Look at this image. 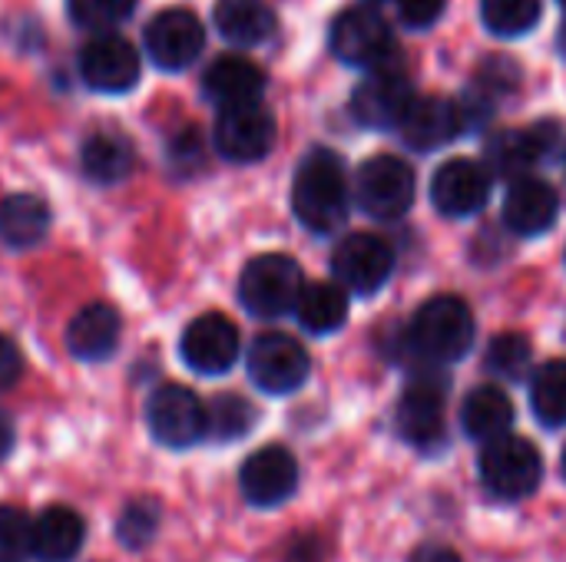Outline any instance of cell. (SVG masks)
I'll return each instance as SVG.
<instances>
[{
    "label": "cell",
    "mask_w": 566,
    "mask_h": 562,
    "mask_svg": "<svg viewBox=\"0 0 566 562\" xmlns=\"http://www.w3.org/2000/svg\"><path fill=\"white\" fill-rule=\"evenodd\" d=\"M531 361H534V351H531V341L517 331H504L497 335L491 344H488V371L504 378V381H524L527 371H531Z\"/></svg>",
    "instance_id": "cell-32"
},
{
    "label": "cell",
    "mask_w": 566,
    "mask_h": 562,
    "mask_svg": "<svg viewBox=\"0 0 566 562\" xmlns=\"http://www.w3.org/2000/svg\"><path fill=\"white\" fill-rule=\"evenodd\" d=\"M478 325L471 305L458 295H434L408 325V348L428 364H454L474 344Z\"/></svg>",
    "instance_id": "cell-2"
},
{
    "label": "cell",
    "mask_w": 566,
    "mask_h": 562,
    "mask_svg": "<svg viewBox=\"0 0 566 562\" xmlns=\"http://www.w3.org/2000/svg\"><path fill=\"white\" fill-rule=\"evenodd\" d=\"M179 358L186 361L189 371L219 378L239 358V328L219 311L199 315L179 338Z\"/></svg>",
    "instance_id": "cell-12"
},
{
    "label": "cell",
    "mask_w": 566,
    "mask_h": 562,
    "mask_svg": "<svg viewBox=\"0 0 566 562\" xmlns=\"http://www.w3.org/2000/svg\"><path fill=\"white\" fill-rule=\"evenodd\" d=\"M328 46L332 53L348 63V66H361V70H378L388 66L395 60V36L391 26L385 23L381 13H375L371 7H348L332 20L328 30Z\"/></svg>",
    "instance_id": "cell-5"
},
{
    "label": "cell",
    "mask_w": 566,
    "mask_h": 562,
    "mask_svg": "<svg viewBox=\"0 0 566 562\" xmlns=\"http://www.w3.org/2000/svg\"><path fill=\"white\" fill-rule=\"evenodd\" d=\"M50 229V209L40 195L13 192L0 199V242L7 248H33Z\"/></svg>",
    "instance_id": "cell-26"
},
{
    "label": "cell",
    "mask_w": 566,
    "mask_h": 562,
    "mask_svg": "<svg viewBox=\"0 0 566 562\" xmlns=\"http://www.w3.org/2000/svg\"><path fill=\"white\" fill-rule=\"evenodd\" d=\"M80 166L96 185H116L133 172L136 152L119 132H93L80 149Z\"/></svg>",
    "instance_id": "cell-27"
},
{
    "label": "cell",
    "mask_w": 566,
    "mask_h": 562,
    "mask_svg": "<svg viewBox=\"0 0 566 562\" xmlns=\"http://www.w3.org/2000/svg\"><path fill=\"white\" fill-rule=\"evenodd\" d=\"M216 30L235 46H262L275 33V10L265 0H219Z\"/></svg>",
    "instance_id": "cell-25"
},
{
    "label": "cell",
    "mask_w": 566,
    "mask_h": 562,
    "mask_svg": "<svg viewBox=\"0 0 566 562\" xmlns=\"http://www.w3.org/2000/svg\"><path fill=\"white\" fill-rule=\"evenodd\" d=\"M398 434L428 450L441 444L444 437V381L434 384V378H418L408 384V391L398 401Z\"/></svg>",
    "instance_id": "cell-18"
},
{
    "label": "cell",
    "mask_w": 566,
    "mask_h": 562,
    "mask_svg": "<svg viewBox=\"0 0 566 562\" xmlns=\"http://www.w3.org/2000/svg\"><path fill=\"white\" fill-rule=\"evenodd\" d=\"M295 318L312 335H332L348 318V295L342 285L332 282H312L302 288V298L295 305Z\"/></svg>",
    "instance_id": "cell-28"
},
{
    "label": "cell",
    "mask_w": 566,
    "mask_h": 562,
    "mask_svg": "<svg viewBox=\"0 0 566 562\" xmlns=\"http://www.w3.org/2000/svg\"><path fill=\"white\" fill-rule=\"evenodd\" d=\"M355 202L371 219H401L415 202V169L398 156H371L355 176Z\"/></svg>",
    "instance_id": "cell-6"
},
{
    "label": "cell",
    "mask_w": 566,
    "mask_h": 562,
    "mask_svg": "<svg viewBox=\"0 0 566 562\" xmlns=\"http://www.w3.org/2000/svg\"><path fill=\"white\" fill-rule=\"evenodd\" d=\"M335 278L345 291L355 295H375L395 272V248L371 232H355L342 238L332 252Z\"/></svg>",
    "instance_id": "cell-9"
},
{
    "label": "cell",
    "mask_w": 566,
    "mask_h": 562,
    "mask_svg": "<svg viewBox=\"0 0 566 562\" xmlns=\"http://www.w3.org/2000/svg\"><path fill=\"white\" fill-rule=\"evenodd\" d=\"M560 142V126L554 119L534 123L527 129H507L497 132L488 146V162L494 172L507 176V179H527V169H534L537 162L551 159V152Z\"/></svg>",
    "instance_id": "cell-17"
},
{
    "label": "cell",
    "mask_w": 566,
    "mask_h": 562,
    "mask_svg": "<svg viewBox=\"0 0 566 562\" xmlns=\"http://www.w3.org/2000/svg\"><path fill=\"white\" fill-rule=\"evenodd\" d=\"M560 467H564V477H566V447H564V464H560Z\"/></svg>",
    "instance_id": "cell-41"
},
{
    "label": "cell",
    "mask_w": 566,
    "mask_h": 562,
    "mask_svg": "<svg viewBox=\"0 0 566 562\" xmlns=\"http://www.w3.org/2000/svg\"><path fill=\"white\" fill-rule=\"evenodd\" d=\"M368 3H385V0H368Z\"/></svg>",
    "instance_id": "cell-42"
},
{
    "label": "cell",
    "mask_w": 566,
    "mask_h": 562,
    "mask_svg": "<svg viewBox=\"0 0 566 562\" xmlns=\"http://www.w3.org/2000/svg\"><path fill=\"white\" fill-rule=\"evenodd\" d=\"M249 378L259 391L265 394H292L308 381L312 358L308 351L282 331L259 335L249 348Z\"/></svg>",
    "instance_id": "cell-8"
},
{
    "label": "cell",
    "mask_w": 566,
    "mask_h": 562,
    "mask_svg": "<svg viewBox=\"0 0 566 562\" xmlns=\"http://www.w3.org/2000/svg\"><path fill=\"white\" fill-rule=\"evenodd\" d=\"M305 288L302 265L289 255H259L252 258L239 275V301L249 315L275 321L289 311H295Z\"/></svg>",
    "instance_id": "cell-3"
},
{
    "label": "cell",
    "mask_w": 566,
    "mask_h": 562,
    "mask_svg": "<svg viewBox=\"0 0 566 562\" xmlns=\"http://www.w3.org/2000/svg\"><path fill=\"white\" fill-rule=\"evenodd\" d=\"M156 527H159V510L153 503H129L119 517V543L129 547V550H139L146 547L153 537H156Z\"/></svg>",
    "instance_id": "cell-35"
},
{
    "label": "cell",
    "mask_w": 566,
    "mask_h": 562,
    "mask_svg": "<svg viewBox=\"0 0 566 562\" xmlns=\"http://www.w3.org/2000/svg\"><path fill=\"white\" fill-rule=\"evenodd\" d=\"M408 562H464V560H461V553H458V550H451V547H444V543H424V547H418V550L411 553V560Z\"/></svg>",
    "instance_id": "cell-39"
},
{
    "label": "cell",
    "mask_w": 566,
    "mask_h": 562,
    "mask_svg": "<svg viewBox=\"0 0 566 562\" xmlns=\"http://www.w3.org/2000/svg\"><path fill=\"white\" fill-rule=\"evenodd\" d=\"M544 0H481V20L497 36H524L537 26Z\"/></svg>",
    "instance_id": "cell-30"
},
{
    "label": "cell",
    "mask_w": 566,
    "mask_h": 562,
    "mask_svg": "<svg viewBox=\"0 0 566 562\" xmlns=\"http://www.w3.org/2000/svg\"><path fill=\"white\" fill-rule=\"evenodd\" d=\"M146 424H149L153 441L169 450H189L209 431L206 404L182 384H163L149 394Z\"/></svg>",
    "instance_id": "cell-7"
},
{
    "label": "cell",
    "mask_w": 566,
    "mask_h": 562,
    "mask_svg": "<svg viewBox=\"0 0 566 562\" xmlns=\"http://www.w3.org/2000/svg\"><path fill=\"white\" fill-rule=\"evenodd\" d=\"M348 202H352V189H348V169L342 156L322 146L312 149L298 162L295 182H292L295 219L308 232L328 235L348 219Z\"/></svg>",
    "instance_id": "cell-1"
},
{
    "label": "cell",
    "mask_w": 566,
    "mask_h": 562,
    "mask_svg": "<svg viewBox=\"0 0 566 562\" xmlns=\"http://www.w3.org/2000/svg\"><path fill=\"white\" fill-rule=\"evenodd\" d=\"M239 487L242 497L259 510L282 507L298 490V464L285 447H262L242 464Z\"/></svg>",
    "instance_id": "cell-16"
},
{
    "label": "cell",
    "mask_w": 566,
    "mask_h": 562,
    "mask_svg": "<svg viewBox=\"0 0 566 562\" xmlns=\"http://www.w3.org/2000/svg\"><path fill=\"white\" fill-rule=\"evenodd\" d=\"M206 46V26L192 10L172 7L149 20L146 50L159 70H186Z\"/></svg>",
    "instance_id": "cell-15"
},
{
    "label": "cell",
    "mask_w": 566,
    "mask_h": 562,
    "mask_svg": "<svg viewBox=\"0 0 566 562\" xmlns=\"http://www.w3.org/2000/svg\"><path fill=\"white\" fill-rule=\"evenodd\" d=\"M560 215V199L544 179H514L504 199V225L514 235H544Z\"/></svg>",
    "instance_id": "cell-21"
},
{
    "label": "cell",
    "mask_w": 566,
    "mask_h": 562,
    "mask_svg": "<svg viewBox=\"0 0 566 562\" xmlns=\"http://www.w3.org/2000/svg\"><path fill=\"white\" fill-rule=\"evenodd\" d=\"M560 3H564V7H566V0H560Z\"/></svg>",
    "instance_id": "cell-43"
},
{
    "label": "cell",
    "mask_w": 566,
    "mask_h": 562,
    "mask_svg": "<svg viewBox=\"0 0 566 562\" xmlns=\"http://www.w3.org/2000/svg\"><path fill=\"white\" fill-rule=\"evenodd\" d=\"M66 7L76 26L109 30L136 10V0H66Z\"/></svg>",
    "instance_id": "cell-34"
},
{
    "label": "cell",
    "mask_w": 566,
    "mask_h": 562,
    "mask_svg": "<svg viewBox=\"0 0 566 562\" xmlns=\"http://www.w3.org/2000/svg\"><path fill=\"white\" fill-rule=\"evenodd\" d=\"M80 76L96 93H129L139 83V53L116 33H99L80 50Z\"/></svg>",
    "instance_id": "cell-13"
},
{
    "label": "cell",
    "mask_w": 566,
    "mask_h": 562,
    "mask_svg": "<svg viewBox=\"0 0 566 562\" xmlns=\"http://www.w3.org/2000/svg\"><path fill=\"white\" fill-rule=\"evenodd\" d=\"M531 407L544 427L566 424V361H547L534 371L531 381Z\"/></svg>",
    "instance_id": "cell-29"
},
{
    "label": "cell",
    "mask_w": 566,
    "mask_h": 562,
    "mask_svg": "<svg viewBox=\"0 0 566 562\" xmlns=\"http://www.w3.org/2000/svg\"><path fill=\"white\" fill-rule=\"evenodd\" d=\"M461 427L471 441H481V444H494L501 437L511 434L514 427V404L511 397L488 384V388H474L468 397H464V407H461Z\"/></svg>",
    "instance_id": "cell-24"
},
{
    "label": "cell",
    "mask_w": 566,
    "mask_h": 562,
    "mask_svg": "<svg viewBox=\"0 0 566 562\" xmlns=\"http://www.w3.org/2000/svg\"><path fill=\"white\" fill-rule=\"evenodd\" d=\"M33 556V520L17 507H0V562Z\"/></svg>",
    "instance_id": "cell-33"
},
{
    "label": "cell",
    "mask_w": 566,
    "mask_h": 562,
    "mask_svg": "<svg viewBox=\"0 0 566 562\" xmlns=\"http://www.w3.org/2000/svg\"><path fill=\"white\" fill-rule=\"evenodd\" d=\"M119 344V315L106 301H93L66 325V348L76 361H106Z\"/></svg>",
    "instance_id": "cell-22"
},
{
    "label": "cell",
    "mask_w": 566,
    "mask_h": 562,
    "mask_svg": "<svg viewBox=\"0 0 566 562\" xmlns=\"http://www.w3.org/2000/svg\"><path fill=\"white\" fill-rule=\"evenodd\" d=\"M86 523L70 507H46L33 520V556L40 562H73L83 550Z\"/></svg>",
    "instance_id": "cell-23"
},
{
    "label": "cell",
    "mask_w": 566,
    "mask_h": 562,
    "mask_svg": "<svg viewBox=\"0 0 566 562\" xmlns=\"http://www.w3.org/2000/svg\"><path fill=\"white\" fill-rule=\"evenodd\" d=\"M275 116L262 106H232V109H219L216 119V149L222 159L229 162H259L272 152L275 146Z\"/></svg>",
    "instance_id": "cell-11"
},
{
    "label": "cell",
    "mask_w": 566,
    "mask_h": 562,
    "mask_svg": "<svg viewBox=\"0 0 566 562\" xmlns=\"http://www.w3.org/2000/svg\"><path fill=\"white\" fill-rule=\"evenodd\" d=\"M13 437H17L13 434V421L0 411V460L13 450Z\"/></svg>",
    "instance_id": "cell-40"
},
{
    "label": "cell",
    "mask_w": 566,
    "mask_h": 562,
    "mask_svg": "<svg viewBox=\"0 0 566 562\" xmlns=\"http://www.w3.org/2000/svg\"><path fill=\"white\" fill-rule=\"evenodd\" d=\"M265 73L259 63L245 60V56H219L209 63L206 76H202V93L206 99H212L219 109H232V106H252L262 103L265 93Z\"/></svg>",
    "instance_id": "cell-20"
},
{
    "label": "cell",
    "mask_w": 566,
    "mask_h": 562,
    "mask_svg": "<svg viewBox=\"0 0 566 562\" xmlns=\"http://www.w3.org/2000/svg\"><path fill=\"white\" fill-rule=\"evenodd\" d=\"M23 374V354L13 338L0 335V391H10Z\"/></svg>",
    "instance_id": "cell-37"
},
{
    "label": "cell",
    "mask_w": 566,
    "mask_h": 562,
    "mask_svg": "<svg viewBox=\"0 0 566 562\" xmlns=\"http://www.w3.org/2000/svg\"><path fill=\"white\" fill-rule=\"evenodd\" d=\"M285 562H325V550H322V543L315 537H302V540L292 543Z\"/></svg>",
    "instance_id": "cell-38"
},
{
    "label": "cell",
    "mask_w": 566,
    "mask_h": 562,
    "mask_svg": "<svg viewBox=\"0 0 566 562\" xmlns=\"http://www.w3.org/2000/svg\"><path fill=\"white\" fill-rule=\"evenodd\" d=\"M544 480V460L537 447L524 437H501L494 444H484L481 454V484L488 487L491 497L517 503L537 494Z\"/></svg>",
    "instance_id": "cell-4"
},
{
    "label": "cell",
    "mask_w": 566,
    "mask_h": 562,
    "mask_svg": "<svg viewBox=\"0 0 566 562\" xmlns=\"http://www.w3.org/2000/svg\"><path fill=\"white\" fill-rule=\"evenodd\" d=\"M448 10V0H398V13L411 30L434 26Z\"/></svg>",
    "instance_id": "cell-36"
},
{
    "label": "cell",
    "mask_w": 566,
    "mask_h": 562,
    "mask_svg": "<svg viewBox=\"0 0 566 562\" xmlns=\"http://www.w3.org/2000/svg\"><path fill=\"white\" fill-rule=\"evenodd\" d=\"M491 169L474 159H448L431 179V202L448 219L478 215L491 199Z\"/></svg>",
    "instance_id": "cell-14"
},
{
    "label": "cell",
    "mask_w": 566,
    "mask_h": 562,
    "mask_svg": "<svg viewBox=\"0 0 566 562\" xmlns=\"http://www.w3.org/2000/svg\"><path fill=\"white\" fill-rule=\"evenodd\" d=\"M255 417L259 414H255V407L249 401H242L235 394H219L206 407V424H209L206 437H212L219 444H232V441H239V437H245L252 431Z\"/></svg>",
    "instance_id": "cell-31"
},
{
    "label": "cell",
    "mask_w": 566,
    "mask_h": 562,
    "mask_svg": "<svg viewBox=\"0 0 566 562\" xmlns=\"http://www.w3.org/2000/svg\"><path fill=\"white\" fill-rule=\"evenodd\" d=\"M398 129H401V139L411 149L431 152V149H441V146H448L451 139H458L464 132V116H461L458 99L418 96Z\"/></svg>",
    "instance_id": "cell-19"
},
{
    "label": "cell",
    "mask_w": 566,
    "mask_h": 562,
    "mask_svg": "<svg viewBox=\"0 0 566 562\" xmlns=\"http://www.w3.org/2000/svg\"><path fill=\"white\" fill-rule=\"evenodd\" d=\"M411 79L395 66H378L365 76V83L352 93V116L368 129H395L408 116L415 103Z\"/></svg>",
    "instance_id": "cell-10"
}]
</instances>
